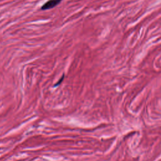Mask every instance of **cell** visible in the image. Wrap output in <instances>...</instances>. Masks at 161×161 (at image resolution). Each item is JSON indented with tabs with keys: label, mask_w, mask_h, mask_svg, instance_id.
I'll list each match as a JSON object with an SVG mask.
<instances>
[{
	"label": "cell",
	"mask_w": 161,
	"mask_h": 161,
	"mask_svg": "<svg viewBox=\"0 0 161 161\" xmlns=\"http://www.w3.org/2000/svg\"><path fill=\"white\" fill-rule=\"evenodd\" d=\"M61 1L62 0H49L41 7V10H47L53 8L58 5Z\"/></svg>",
	"instance_id": "1"
},
{
	"label": "cell",
	"mask_w": 161,
	"mask_h": 161,
	"mask_svg": "<svg viewBox=\"0 0 161 161\" xmlns=\"http://www.w3.org/2000/svg\"><path fill=\"white\" fill-rule=\"evenodd\" d=\"M64 75H63L62 76V78H61V79L59 80V82H57V84L55 85V86H59L61 83V82L62 81V80H63V79H64Z\"/></svg>",
	"instance_id": "2"
}]
</instances>
